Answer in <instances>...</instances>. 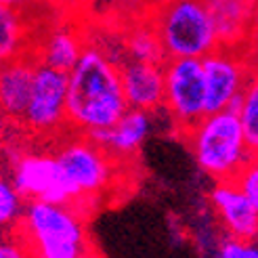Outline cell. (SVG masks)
<instances>
[{
  "label": "cell",
  "instance_id": "obj_14",
  "mask_svg": "<svg viewBox=\"0 0 258 258\" xmlns=\"http://www.w3.org/2000/svg\"><path fill=\"white\" fill-rule=\"evenodd\" d=\"M36 59L28 53L0 66V111L7 120L21 122L28 107Z\"/></svg>",
  "mask_w": 258,
  "mask_h": 258
},
{
  "label": "cell",
  "instance_id": "obj_1",
  "mask_svg": "<svg viewBox=\"0 0 258 258\" xmlns=\"http://www.w3.org/2000/svg\"><path fill=\"white\" fill-rule=\"evenodd\" d=\"M126 109L118 66L97 46L86 44L80 59L68 72L66 122L88 135L109 128Z\"/></svg>",
  "mask_w": 258,
  "mask_h": 258
},
{
  "label": "cell",
  "instance_id": "obj_11",
  "mask_svg": "<svg viewBox=\"0 0 258 258\" xmlns=\"http://www.w3.org/2000/svg\"><path fill=\"white\" fill-rule=\"evenodd\" d=\"M212 206L231 237L254 241L258 233V206H254L235 180H218L212 189Z\"/></svg>",
  "mask_w": 258,
  "mask_h": 258
},
{
  "label": "cell",
  "instance_id": "obj_9",
  "mask_svg": "<svg viewBox=\"0 0 258 258\" xmlns=\"http://www.w3.org/2000/svg\"><path fill=\"white\" fill-rule=\"evenodd\" d=\"M66 93L68 72L36 63L28 107L23 111L21 124L28 131L50 137L66 126Z\"/></svg>",
  "mask_w": 258,
  "mask_h": 258
},
{
  "label": "cell",
  "instance_id": "obj_16",
  "mask_svg": "<svg viewBox=\"0 0 258 258\" xmlns=\"http://www.w3.org/2000/svg\"><path fill=\"white\" fill-rule=\"evenodd\" d=\"M34 32L28 13L0 5V66L32 50Z\"/></svg>",
  "mask_w": 258,
  "mask_h": 258
},
{
  "label": "cell",
  "instance_id": "obj_24",
  "mask_svg": "<svg viewBox=\"0 0 258 258\" xmlns=\"http://www.w3.org/2000/svg\"><path fill=\"white\" fill-rule=\"evenodd\" d=\"M5 128H7V115L0 111V137L5 135Z\"/></svg>",
  "mask_w": 258,
  "mask_h": 258
},
{
  "label": "cell",
  "instance_id": "obj_17",
  "mask_svg": "<svg viewBox=\"0 0 258 258\" xmlns=\"http://www.w3.org/2000/svg\"><path fill=\"white\" fill-rule=\"evenodd\" d=\"M124 53H126V59H135V61H147V63L166 61L162 42L149 21L143 25H137V28H133L126 34Z\"/></svg>",
  "mask_w": 258,
  "mask_h": 258
},
{
  "label": "cell",
  "instance_id": "obj_2",
  "mask_svg": "<svg viewBox=\"0 0 258 258\" xmlns=\"http://www.w3.org/2000/svg\"><path fill=\"white\" fill-rule=\"evenodd\" d=\"M183 133L200 168L216 180H235L256 158L237 113L231 109L206 113Z\"/></svg>",
  "mask_w": 258,
  "mask_h": 258
},
{
  "label": "cell",
  "instance_id": "obj_10",
  "mask_svg": "<svg viewBox=\"0 0 258 258\" xmlns=\"http://www.w3.org/2000/svg\"><path fill=\"white\" fill-rule=\"evenodd\" d=\"M118 72L128 107L141 111L164 107V63L124 59Z\"/></svg>",
  "mask_w": 258,
  "mask_h": 258
},
{
  "label": "cell",
  "instance_id": "obj_7",
  "mask_svg": "<svg viewBox=\"0 0 258 258\" xmlns=\"http://www.w3.org/2000/svg\"><path fill=\"white\" fill-rule=\"evenodd\" d=\"M164 107L183 131L206 115V88L200 59L183 57L164 61Z\"/></svg>",
  "mask_w": 258,
  "mask_h": 258
},
{
  "label": "cell",
  "instance_id": "obj_5",
  "mask_svg": "<svg viewBox=\"0 0 258 258\" xmlns=\"http://www.w3.org/2000/svg\"><path fill=\"white\" fill-rule=\"evenodd\" d=\"M250 48L252 46H216L200 59L206 88V113L227 109L229 103L254 80Z\"/></svg>",
  "mask_w": 258,
  "mask_h": 258
},
{
  "label": "cell",
  "instance_id": "obj_18",
  "mask_svg": "<svg viewBox=\"0 0 258 258\" xmlns=\"http://www.w3.org/2000/svg\"><path fill=\"white\" fill-rule=\"evenodd\" d=\"M237 118L241 122V131L248 141V145L256 151V147H258V86H256V78L243 90V99L237 109Z\"/></svg>",
  "mask_w": 258,
  "mask_h": 258
},
{
  "label": "cell",
  "instance_id": "obj_8",
  "mask_svg": "<svg viewBox=\"0 0 258 258\" xmlns=\"http://www.w3.org/2000/svg\"><path fill=\"white\" fill-rule=\"evenodd\" d=\"M55 158L78 193L80 204H86L93 196L105 191L115 174V158L88 137L66 143L55 153Z\"/></svg>",
  "mask_w": 258,
  "mask_h": 258
},
{
  "label": "cell",
  "instance_id": "obj_20",
  "mask_svg": "<svg viewBox=\"0 0 258 258\" xmlns=\"http://www.w3.org/2000/svg\"><path fill=\"white\" fill-rule=\"evenodd\" d=\"M216 258H258V250L252 241L227 237L216 250Z\"/></svg>",
  "mask_w": 258,
  "mask_h": 258
},
{
  "label": "cell",
  "instance_id": "obj_19",
  "mask_svg": "<svg viewBox=\"0 0 258 258\" xmlns=\"http://www.w3.org/2000/svg\"><path fill=\"white\" fill-rule=\"evenodd\" d=\"M23 212V198L13 187L11 180L0 178V229L19 223Z\"/></svg>",
  "mask_w": 258,
  "mask_h": 258
},
{
  "label": "cell",
  "instance_id": "obj_3",
  "mask_svg": "<svg viewBox=\"0 0 258 258\" xmlns=\"http://www.w3.org/2000/svg\"><path fill=\"white\" fill-rule=\"evenodd\" d=\"M17 237L32 258H80L88 248L82 214L72 206L28 202Z\"/></svg>",
  "mask_w": 258,
  "mask_h": 258
},
{
  "label": "cell",
  "instance_id": "obj_22",
  "mask_svg": "<svg viewBox=\"0 0 258 258\" xmlns=\"http://www.w3.org/2000/svg\"><path fill=\"white\" fill-rule=\"evenodd\" d=\"M0 258H32V256L19 237L17 239L0 237Z\"/></svg>",
  "mask_w": 258,
  "mask_h": 258
},
{
  "label": "cell",
  "instance_id": "obj_25",
  "mask_svg": "<svg viewBox=\"0 0 258 258\" xmlns=\"http://www.w3.org/2000/svg\"><path fill=\"white\" fill-rule=\"evenodd\" d=\"M80 258H99V256H97V254H93L90 250H86V252H84V254H82Z\"/></svg>",
  "mask_w": 258,
  "mask_h": 258
},
{
  "label": "cell",
  "instance_id": "obj_21",
  "mask_svg": "<svg viewBox=\"0 0 258 258\" xmlns=\"http://www.w3.org/2000/svg\"><path fill=\"white\" fill-rule=\"evenodd\" d=\"M235 183L243 191V196L254 206H258V166H256V162H252L250 166H246V168L241 170V174L235 178Z\"/></svg>",
  "mask_w": 258,
  "mask_h": 258
},
{
  "label": "cell",
  "instance_id": "obj_4",
  "mask_svg": "<svg viewBox=\"0 0 258 258\" xmlns=\"http://www.w3.org/2000/svg\"><path fill=\"white\" fill-rule=\"evenodd\" d=\"M166 59H202L218 46L204 0H160L149 19Z\"/></svg>",
  "mask_w": 258,
  "mask_h": 258
},
{
  "label": "cell",
  "instance_id": "obj_13",
  "mask_svg": "<svg viewBox=\"0 0 258 258\" xmlns=\"http://www.w3.org/2000/svg\"><path fill=\"white\" fill-rule=\"evenodd\" d=\"M149 111H141L128 107L118 120H115L109 128H101V131H93L84 137L95 141L105 151H109L113 158H126L133 156L141 149L149 135Z\"/></svg>",
  "mask_w": 258,
  "mask_h": 258
},
{
  "label": "cell",
  "instance_id": "obj_6",
  "mask_svg": "<svg viewBox=\"0 0 258 258\" xmlns=\"http://www.w3.org/2000/svg\"><path fill=\"white\" fill-rule=\"evenodd\" d=\"M13 187L28 202H48L78 210L80 198L55 156L25 153L13 158ZM80 212V210H78Z\"/></svg>",
  "mask_w": 258,
  "mask_h": 258
},
{
  "label": "cell",
  "instance_id": "obj_12",
  "mask_svg": "<svg viewBox=\"0 0 258 258\" xmlns=\"http://www.w3.org/2000/svg\"><path fill=\"white\" fill-rule=\"evenodd\" d=\"M218 46H252L256 0H204Z\"/></svg>",
  "mask_w": 258,
  "mask_h": 258
},
{
  "label": "cell",
  "instance_id": "obj_23",
  "mask_svg": "<svg viewBox=\"0 0 258 258\" xmlns=\"http://www.w3.org/2000/svg\"><path fill=\"white\" fill-rule=\"evenodd\" d=\"M38 0H0V5L3 7H11V9H19V11H25L28 13V9L36 7Z\"/></svg>",
  "mask_w": 258,
  "mask_h": 258
},
{
  "label": "cell",
  "instance_id": "obj_15",
  "mask_svg": "<svg viewBox=\"0 0 258 258\" xmlns=\"http://www.w3.org/2000/svg\"><path fill=\"white\" fill-rule=\"evenodd\" d=\"M86 46L84 36L74 30L72 25H55L42 38H34L30 55L36 63H44L48 68H55L61 72H70L76 61L80 59L82 50Z\"/></svg>",
  "mask_w": 258,
  "mask_h": 258
}]
</instances>
